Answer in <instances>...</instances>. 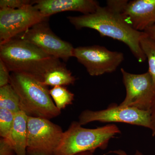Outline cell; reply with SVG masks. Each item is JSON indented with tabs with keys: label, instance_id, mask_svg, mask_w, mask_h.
Masks as SVG:
<instances>
[{
	"label": "cell",
	"instance_id": "9",
	"mask_svg": "<svg viewBox=\"0 0 155 155\" xmlns=\"http://www.w3.org/2000/svg\"><path fill=\"white\" fill-rule=\"evenodd\" d=\"M126 96L120 105L150 111L155 99V84L149 73L133 74L121 68Z\"/></svg>",
	"mask_w": 155,
	"mask_h": 155
},
{
	"label": "cell",
	"instance_id": "4",
	"mask_svg": "<svg viewBox=\"0 0 155 155\" xmlns=\"http://www.w3.org/2000/svg\"><path fill=\"white\" fill-rule=\"evenodd\" d=\"M121 133L115 124H108L96 128L82 127L74 121L64 131L61 143L54 155H76L86 151L94 152L97 149L105 150L109 141Z\"/></svg>",
	"mask_w": 155,
	"mask_h": 155
},
{
	"label": "cell",
	"instance_id": "20",
	"mask_svg": "<svg viewBox=\"0 0 155 155\" xmlns=\"http://www.w3.org/2000/svg\"><path fill=\"white\" fill-rule=\"evenodd\" d=\"M9 69L5 64L0 59V87L9 84L10 75Z\"/></svg>",
	"mask_w": 155,
	"mask_h": 155
},
{
	"label": "cell",
	"instance_id": "23",
	"mask_svg": "<svg viewBox=\"0 0 155 155\" xmlns=\"http://www.w3.org/2000/svg\"><path fill=\"white\" fill-rule=\"evenodd\" d=\"M151 118L150 130L153 136H155V99L150 110Z\"/></svg>",
	"mask_w": 155,
	"mask_h": 155
},
{
	"label": "cell",
	"instance_id": "5",
	"mask_svg": "<svg viewBox=\"0 0 155 155\" xmlns=\"http://www.w3.org/2000/svg\"><path fill=\"white\" fill-rule=\"evenodd\" d=\"M27 155H54L64 131L49 119L28 116Z\"/></svg>",
	"mask_w": 155,
	"mask_h": 155
},
{
	"label": "cell",
	"instance_id": "2",
	"mask_svg": "<svg viewBox=\"0 0 155 155\" xmlns=\"http://www.w3.org/2000/svg\"><path fill=\"white\" fill-rule=\"evenodd\" d=\"M0 59L10 72L30 75L41 82L48 71L63 64L58 58L18 38L0 45Z\"/></svg>",
	"mask_w": 155,
	"mask_h": 155
},
{
	"label": "cell",
	"instance_id": "14",
	"mask_svg": "<svg viewBox=\"0 0 155 155\" xmlns=\"http://www.w3.org/2000/svg\"><path fill=\"white\" fill-rule=\"evenodd\" d=\"M75 78L64 64L48 71L44 77L42 83L46 86H64L73 85Z\"/></svg>",
	"mask_w": 155,
	"mask_h": 155
},
{
	"label": "cell",
	"instance_id": "10",
	"mask_svg": "<svg viewBox=\"0 0 155 155\" xmlns=\"http://www.w3.org/2000/svg\"><path fill=\"white\" fill-rule=\"evenodd\" d=\"M15 38L26 41L50 56L67 61L73 57L74 48L51 30L47 20L38 23Z\"/></svg>",
	"mask_w": 155,
	"mask_h": 155
},
{
	"label": "cell",
	"instance_id": "26",
	"mask_svg": "<svg viewBox=\"0 0 155 155\" xmlns=\"http://www.w3.org/2000/svg\"><path fill=\"white\" fill-rule=\"evenodd\" d=\"M76 155H94V152L91 151H86L80 153Z\"/></svg>",
	"mask_w": 155,
	"mask_h": 155
},
{
	"label": "cell",
	"instance_id": "19",
	"mask_svg": "<svg viewBox=\"0 0 155 155\" xmlns=\"http://www.w3.org/2000/svg\"><path fill=\"white\" fill-rule=\"evenodd\" d=\"M34 1L29 0H1V8L17 9L29 5H33Z\"/></svg>",
	"mask_w": 155,
	"mask_h": 155
},
{
	"label": "cell",
	"instance_id": "22",
	"mask_svg": "<svg viewBox=\"0 0 155 155\" xmlns=\"http://www.w3.org/2000/svg\"><path fill=\"white\" fill-rule=\"evenodd\" d=\"M128 1L127 0H108L107 1V6L122 13Z\"/></svg>",
	"mask_w": 155,
	"mask_h": 155
},
{
	"label": "cell",
	"instance_id": "17",
	"mask_svg": "<svg viewBox=\"0 0 155 155\" xmlns=\"http://www.w3.org/2000/svg\"><path fill=\"white\" fill-rule=\"evenodd\" d=\"M140 45L143 52L147 59L148 71L155 84V41L145 33L140 41Z\"/></svg>",
	"mask_w": 155,
	"mask_h": 155
},
{
	"label": "cell",
	"instance_id": "12",
	"mask_svg": "<svg viewBox=\"0 0 155 155\" xmlns=\"http://www.w3.org/2000/svg\"><path fill=\"white\" fill-rule=\"evenodd\" d=\"M33 5L45 17L67 11H77L83 14L94 13L100 6L95 0H37Z\"/></svg>",
	"mask_w": 155,
	"mask_h": 155
},
{
	"label": "cell",
	"instance_id": "18",
	"mask_svg": "<svg viewBox=\"0 0 155 155\" xmlns=\"http://www.w3.org/2000/svg\"><path fill=\"white\" fill-rule=\"evenodd\" d=\"M15 114L11 111L0 108V136L10 140Z\"/></svg>",
	"mask_w": 155,
	"mask_h": 155
},
{
	"label": "cell",
	"instance_id": "3",
	"mask_svg": "<svg viewBox=\"0 0 155 155\" xmlns=\"http://www.w3.org/2000/svg\"><path fill=\"white\" fill-rule=\"evenodd\" d=\"M9 84L19 97L20 110L27 116L50 120L61 114L50 95L48 86L35 78L12 72Z\"/></svg>",
	"mask_w": 155,
	"mask_h": 155
},
{
	"label": "cell",
	"instance_id": "21",
	"mask_svg": "<svg viewBox=\"0 0 155 155\" xmlns=\"http://www.w3.org/2000/svg\"><path fill=\"white\" fill-rule=\"evenodd\" d=\"M0 155H16L10 140L2 137L0 139Z\"/></svg>",
	"mask_w": 155,
	"mask_h": 155
},
{
	"label": "cell",
	"instance_id": "1",
	"mask_svg": "<svg viewBox=\"0 0 155 155\" xmlns=\"http://www.w3.org/2000/svg\"><path fill=\"white\" fill-rule=\"evenodd\" d=\"M67 19L76 29L91 28L98 31L102 37L122 42L128 47L139 62L146 61L140 45V40L145 33L131 27L124 19L122 12L107 6H100L94 13L69 16Z\"/></svg>",
	"mask_w": 155,
	"mask_h": 155
},
{
	"label": "cell",
	"instance_id": "13",
	"mask_svg": "<svg viewBox=\"0 0 155 155\" xmlns=\"http://www.w3.org/2000/svg\"><path fill=\"white\" fill-rule=\"evenodd\" d=\"M28 116L22 111L15 114L10 141L16 155H27Z\"/></svg>",
	"mask_w": 155,
	"mask_h": 155
},
{
	"label": "cell",
	"instance_id": "6",
	"mask_svg": "<svg viewBox=\"0 0 155 155\" xmlns=\"http://www.w3.org/2000/svg\"><path fill=\"white\" fill-rule=\"evenodd\" d=\"M48 19L33 5L21 8L0 9V45L15 38L38 23Z\"/></svg>",
	"mask_w": 155,
	"mask_h": 155
},
{
	"label": "cell",
	"instance_id": "7",
	"mask_svg": "<svg viewBox=\"0 0 155 155\" xmlns=\"http://www.w3.org/2000/svg\"><path fill=\"white\" fill-rule=\"evenodd\" d=\"M73 57L92 76L115 72L124 60L123 53L97 45L74 48Z\"/></svg>",
	"mask_w": 155,
	"mask_h": 155
},
{
	"label": "cell",
	"instance_id": "11",
	"mask_svg": "<svg viewBox=\"0 0 155 155\" xmlns=\"http://www.w3.org/2000/svg\"><path fill=\"white\" fill-rule=\"evenodd\" d=\"M122 15L134 29L144 31L155 24V0L128 1Z\"/></svg>",
	"mask_w": 155,
	"mask_h": 155
},
{
	"label": "cell",
	"instance_id": "24",
	"mask_svg": "<svg viewBox=\"0 0 155 155\" xmlns=\"http://www.w3.org/2000/svg\"><path fill=\"white\" fill-rule=\"evenodd\" d=\"M109 153H114L117 155H130L128 154L125 151L122 150L110 151V152H109L107 153V154ZM143 155V154L140 151L138 150H137L135 153H134L133 155Z\"/></svg>",
	"mask_w": 155,
	"mask_h": 155
},
{
	"label": "cell",
	"instance_id": "8",
	"mask_svg": "<svg viewBox=\"0 0 155 155\" xmlns=\"http://www.w3.org/2000/svg\"><path fill=\"white\" fill-rule=\"evenodd\" d=\"M78 119V122L81 125L96 121L104 123H127L150 129L151 125L150 111L142 110L116 104H111L107 109L101 110H85L81 113Z\"/></svg>",
	"mask_w": 155,
	"mask_h": 155
},
{
	"label": "cell",
	"instance_id": "15",
	"mask_svg": "<svg viewBox=\"0 0 155 155\" xmlns=\"http://www.w3.org/2000/svg\"><path fill=\"white\" fill-rule=\"evenodd\" d=\"M0 108L7 109L15 114L21 111L19 97L10 84L0 87Z\"/></svg>",
	"mask_w": 155,
	"mask_h": 155
},
{
	"label": "cell",
	"instance_id": "25",
	"mask_svg": "<svg viewBox=\"0 0 155 155\" xmlns=\"http://www.w3.org/2000/svg\"><path fill=\"white\" fill-rule=\"evenodd\" d=\"M144 32L148 36L155 41V24L147 28Z\"/></svg>",
	"mask_w": 155,
	"mask_h": 155
},
{
	"label": "cell",
	"instance_id": "16",
	"mask_svg": "<svg viewBox=\"0 0 155 155\" xmlns=\"http://www.w3.org/2000/svg\"><path fill=\"white\" fill-rule=\"evenodd\" d=\"M50 94L58 110L72 104L75 95L64 86H55L50 90Z\"/></svg>",
	"mask_w": 155,
	"mask_h": 155
}]
</instances>
